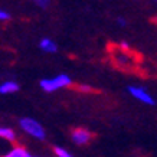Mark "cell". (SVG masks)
I'll return each instance as SVG.
<instances>
[{"instance_id": "1", "label": "cell", "mask_w": 157, "mask_h": 157, "mask_svg": "<svg viewBox=\"0 0 157 157\" xmlns=\"http://www.w3.org/2000/svg\"><path fill=\"white\" fill-rule=\"evenodd\" d=\"M39 85L45 92H56L63 88H69L72 85V78L68 74H59L52 78H45L39 82Z\"/></svg>"}, {"instance_id": "2", "label": "cell", "mask_w": 157, "mask_h": 157, "mask_svg": "<svg viewBox=\"0 0 157 157\" xmlns=\"http://www.w3.org/2000/svg\"><path fill=\"white\" fill-rule=\"evenodd\" d=\"M19 127L25 134L30 136L32 138L40 140V141L46 138V130L38 120L30 118V117H23L19 120Z\"/></svg>"}, {"instance_id": "3", "label": "cell", "mask_w": 157, "mask_h": 157, "mask_svg": "<svg viewBox=\"0 0 157 157\" xmlns=\"http://www.w3.org/2000/svg\"><path fill=\"white\" fill-rule=\"evenodd\" d=\"M127 91H128V94L133 97L134 100L140 101L141 104H146V105H154L156 104V101H154V98L151 97V94H150L146 88H143V86L130 85L128 88H127Z\"/></svg>"}, {"instance_id": "4", "label": "cell", "mask_w": 157, "mask_h": 157, "mask_svg": "<svg viewBox=\"0 0 157 157\" xmlns=\"http://www.w3.org/2000/svg\"><path fill=\"white\" fill-rule=\"evenodd\" d=\"M71 138L76 146H85L92 140V133L86 128H75L71 134Z\"/></svg>"}, {"instance_id": "5", "label": "cell", "mask_w": 157, "mask_h": 157, "mask_svg": "<svg viewBox=\"0 0 157 157\" xmlns=\"http://www.w3.org/2000/svg\"><path fill=\"white\" fill-rule=\"evenodd\" d=\"M115 62L118 63V67H123V68H127V67H131V58H130V52H124L121 49H118L115 52V56H114Z\"/></svg>"}, {"instance_id": "6", "label": "cell", "mask_w": 157, "mask_h": 157, "mask_svg": "<svg viewBox=\"0 0 157 157\" xmlns=\"http://www.w3.org/2000/svg\"><path fill=\"white\" fill-rule=\"evenodd\" d=\"M20 90V86L17 82L14 81H5L0 84V94L2 95H9V94H14Z\"/></svg>"}, {"instance_id": "7", "label": "cell", "mask_w": 157, "mask_h": 157, "mask_svg": "<svg viewBox=\"0 0 157 157\" xmlns=\"http://www.w3.org/2000/svg\"><path fill=\"white\" fill-rule=\"evenodd\" d=\"M39 48H40V51H43V52H46V53H55L58 51V45L52 39L42 38L40 42H39Z\"/></svg>"}, {"instance_id": "8", "label": "cell", "mask_w": 157, "mask_h": 157, "mask_svg": "<svg viewBox=\"0 0 157 157\" xmlns=\"http://www.w3.org/2000/svg\"><path fill=\"white\" fill-rule=\"evenodd\" d=\"M3 157H32L23 146H13Z\"/></svg>"}, {"instance_id": "9", "label": "cell", "mask_w": 157, "mask_h": 157, "mask_svg": "<svg viewBox=\"0 0 157 157\" xmlns=\"http://www.w3.org/2000/svg\"><path fill=\"white\" fill-rule=\"evenodd\" d=\"M0 138L9 141V143H14V141H16V133H14L12 128L0 127Z\"/></svg>"}, {"instance_id": "10", "label": "cell", "mask_w": 157, "mask_h": 157, "mask_svg": "<svg viewBox=\"0 0 157 157\" xmlns=\"http://www.w3.org/2000/svg\"><path fill=\"white\" fill-rule=\"evenodd\" d=\"M53 153H55L56 157H74L67 148H63V147H55L53 148Z\"/></svg>"}, {"instance_id": "11", "label": "cell", "mask_w": 157, "mask_h": 157, "mask_svg": "<svg viewBox=\"0 0 157 157\" xmlns=\"http://www.w3.org/2000/svg\"><path fill=\"white\" fill-rule=\"evenodd\" d=\"M30 2H33L35 5L40 7V9H48L49 5H51V0H30Z\"/></svg>"}, {"instance_id": "12", "label": "cell", "mask_w": 157, "mask_h": 157, "mask_svg": "<svg viewBox=\"0 0 157 157\" xmlns=\"http://www.w3.org/2000/svg\"><path fill=\"white\" fill-rule=\"evenodd\" d=\"M118 49H121V51H124V52H130V51H131V46H130L125 40H123V42H120Z\"/></svg>"}, {"instance_id": "13", "label": "cell", "mask_w": 157, "mask_h": 157, "mask_svg": "<svg viewBox=\"0 0 157 157\" xmlns=\"http://www.w3.org/2000/svg\"><path fill=\"white\" fill-rule=\"evenodd\" d=\"M9 19H10V14L6 10L0 9V22H6V20H9Z\"/></svg>"}, {"instance_id": "14", "label": "cell", "mask_w": 157, "mask_h": 157, "mask_svg": "<svg viewBox=\"0 0 157 157\" xmlns=\"http://www.w3.org/2000/svg\"><path fill=\"white\" fill-rule=\"evenodd\" d=\"M78 91H81V92H91L92 91V88L88 85H79L78 86Z\"/></svg>"}, {"instance_id": "15", "label": "cell", "mask_w": 157, "mask_h": 157, "mask_svg": "<svg viewBox=\"0 0 157 157\" xmlns=\"http://www.w3.org/2000/svg\"><path fill=\"white\" fill-rule=\"evenodd\" d=\"M117 25H118V26H125V25H127V20L124 19V17H117Z\"/></svg>"}, {"instance_id": "16", "label": "cell", "mask_w": 157, "mask_h": 157, "mask_svg": "<svg viewBox=\"0 0 157 157\" xmlns=\"http://www.w3.org/2000/svg\"><path fill=\"white\" fill-rule=\"evenodd\" d=\"M32 157H39V156H32Z\"/></svg>"}, {"instance_id": "17", "label": "cell", "mask_w": 157, "mask_h": 157, "mask_svg": "<svg viewBox=\"0 0 157 157\" xmlns=\"http://www.w3.org/2000/svg\"><path fill=\"white\" fill-rule=\"evenodd\" d=\"M154 2H157V0H154Z\"/></svg>"}]
</instances>
